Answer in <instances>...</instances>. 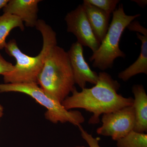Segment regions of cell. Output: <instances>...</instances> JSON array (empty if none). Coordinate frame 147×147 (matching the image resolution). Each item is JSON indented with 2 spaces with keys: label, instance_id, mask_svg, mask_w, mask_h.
I'll return each mask as SVG.
<instances>
[{
  "label": "cell",
  "instance_id": "1",
  "mask_svg": "<svg viewBox=\"0 0 147 147\" xmlns=\"http://www.w3.org/2000/svg\"><path fill=\"white\" fill-rule=\"evenodd\" d=\"M94 86L82 89L81 92L74 88L71 95L62 102L66 110L76 108L85 109L92 114L88 121L89 124L100 122V117L127 106L133 105L134 98L125 97L118 94L121 85L107 72L101 71Z\"/></svg>",
  "mask_w": 147,
  "mask_h": 147
},
{
  "label": "cell",
  "instance_id": "2",
  "mask_svg": "<svg viewBox=\"0 0 147 147\" xmlns=\"http://www.w3.org/2000/svg\"><path fill=\"white\" fill-rule=\"evenodd\" d=\"M42 38V49L37 56L30 57L19 49L15 39L7 42L5 49L10 57L15 58L16 64L12 71L3 75L5 84L34 83L37 84L38 74L50 49L57 45V34L45 21L38 19L35 26Z\"/></svg>",
  "mask_w": 147,
  "mask_h": 147
},
{
  "label": "cell",
  "instance_id": "3",
  "mask_svg": "<svg viewBox=\"0 0 147 147\" xmlns=\"http://www.w3.org/2000/svg\"><path fill=\"white\" fill-rule=\"evenodd\" d=\"M37 84L62 103L75 88L67 52L57 45L50 49L37 78Z\"/></svg>",
  "mask_w": 147,
  "mask_h": 147
},
{
  "label": "cell",
  "instance_id": "4",
  "mask_svg": "<svg viewBox=\"0 0 147 147\" xmlns=\"http://www.w3.org/2000/svg\"><path fill=\"white\" fill-rule=\"evenodd\" d=\"M113 14L106 35L98 49L89 58L90 61L92 62V66L102 71L112 68L117 58H125L126 55L119 47L121 37L129 24L141 16V14L127 15L122 3L119 5Z\"/></svg>",
  "mask_w": 147,
  "mask_h": 147
},
{
  "label": "cell",
  "instance_id": "5",
  "mask_svg": "<svg viewBox=\"0 0 147 147\" xmlns=\"http://www.w3.org/2000/svg\"><path fill=\"white\" fill-rule=\"evenodd\" d=\"M9 92L28 95L46 108L45 119L52 123H69L76 126L84 123L85 119L80 111L66 110L62 103L47 93L36 83L0 84V93Z\"/></svg>",
  "mask_w": 147,
  "mask_h": 147
},
{
  "label": "cell",
  "instance_id": "6",
  "mask_svg": "<svg viewBox=\"0 0 147 147\" xmlns=\"http://www.w3.org/2000/svg\"><path fill=\"white\" fill-rule=\"evenodd\" d=\"M102 125L96 129L98 135L110 137L117 141L134 129L135 113L133 105L102 115Z\"/></svg>",
  "mask_w": 147,
  "mask_h": 147
},
{
  "label": "cell",
  "instance_id": "7",
  "mask_svg": "<svg viewBox=\"0 0 147 147\" xmlns=\"http://www.w3.org/2000/svg\"><path fill=\"white\" fill-rule=\"evenodd\" d=\"M67 31L73 34L82 46L90 48L93 53L98 49L100 42L95 36L82 5L67 13L65 18Z\"/></svg>",
  "mask_w": 147,
  "mask_h": 147
},
{
  "label": "cell",
  "instance_id": "8",
  "mask_svg": "<svg viewBox=\"0 0 147 147\" xmlns=\"http://www.w3.org/2000/svg\"><path fill=\"white\" fill-rule=\"evenodd\" d=\"M67 53L75 84L82 89L86 88L87 83L95 85L98 79V74L92 70L85 60L83 46L76 41L71 44Z\"/></svg>",
  "mask_w": 147,
  "mask_h": 147
},
{
  "label": "cell",
  "instance_id": "9",
  "mask_svg": "<svg viewBox=\"0 0 147 147\" xmlns=\"http://www.w3.org/2000/svg\"><path fill=\"white\" fill-rule=\"evenodd\" d=\"M40 0H9L3 8L4 13L17 16L26 27H35L37 21L38 4Z\"/></svg>",
  "mask_w": 147,
  "mask_h": 147
},
{
  "label": "cell",
  "instance_id": "10",
  "mask_svg": "<svg viewBox=\"0 0 147 147\" xmlns=\"http://www.w3.org/2000/svg\"><path fill=\"white\" fill-rule=\"evenodd\" d=\"M82 5L92 30L100 43L108 31L111 15L92 5L86 0H84Z\"/></svg>",
  "mask_w": 147,
  "mask_h": 147
},
{
  "label": "cell",
  "instance_id": "11",
  "mask_svg": "<svg viewBox=\"0 0 147 147\" xmlns=\"http://www.w3.org/2000/svg\"><path fill=\"white\" fill-rule=\"evenodd\" d=\"M134 96L133 107L135 122L133 130L139 133L147 131V94L144 86L136 84L132 87Z\"/></svg>",
  "mask_w": 147,
  "mask_h": 147
},
{
  "label": "cell",
  "instance_id": "12",
  "mask_svg": "<svg viewBox=\"0 0 147 147\" xmlns=\"http://www.w3.org/2000/svg\"><path fill=\"white\" fill-rule=\"evenodd\" d=\"M137 36L142 42L141 53L134 63L119 74V79L124 82L140 74H147V36L139 33H137Z\"/></svg>",
  "mask_w": 147,
  "mask_h": 147
},
{
  "label": "cell",
  "instance_id": "13",
  "mask_svg": "<svg viewBox=\"0 0 147 147\" xmlns=\"http://www.w3.org/2000/svg\"><path fill=\"white\" fill-rule=\"evenodd\" d=\"M18 28L22 31L25 28L23 22L17 16L4 13L0 16V50L5 48L6 39L13 29Z\"/></svg>",
  "mask_w": 147,
  "mask_h": 147
},
{
  "label": "cell",
  "instance_id": "14",
  "mask_svg": "<svg viewBox=\"0 0 147 147\" xmlns=\"http://www.w3.org/2000/svg\"><path fill=\"white\" fill-rule=\"evenodd\" d=\"M116 142L117 147H147V134L132 130Z\"/></svg>",
  "mask_w": 147,
  "mask_h": 147
},
{
  "label": "cell",
  "instance_id": "15",
  "mask_svg": "<svg viewBox=\"0 0 147 147\" xmlns=\"http://www.w3.org/2000/svg\"><path fill=\"white\" fill-rule=\"evenodd\" d=\"M87 2L111 15L115 10L119 0H86Z\"/></svg>",
  "mask_w": 147,
  "mask_h": 147
},
{
  "label": "cell",
  "instance_id": "16",
  "mask_svg": "<svg viewBox=\"0 0 147 147\" xmlns=\"http://www.w3.org/2000/svg\"><path fill=\"white\" fill-rule=\"evenodd\" d=\"M78 127L81 131L82 138L86 142L89 147H101L99 145V140L97 138H94L91 134H89L84 130L82 125H79Z\"/></svg>",
  "mask_w": 147,
  "mask_h": 147
},
{
  "label": "cell",
  "instance_id": "17",
  "mask_svg": "<svg viewBox=\"0 0 147 147\" xmlns=\"http://www.w3.org/2000/svg\"><path fill=\"white\" fill-rule=\"evenodd\" d=\"M129 30L137 32V33L141 34L142 35L147 36V30L141 25L139 21H133L131 22L127 27Z\"/></svg>",
  "mask_w": 147,
  "mask_h": 147
},
{
  "label": "cell",
  "instance_id": "18",
  "mask_svg": "<svg viewBox=\"0 0 147 147\" xmlns=\"http://www.w3.org/2000/svg\"><path fill=\"white\" fill-rule=\"evenodd\" d=\"M14 68V65L11 63L6 60L0 54V74L3 75L5 74L12 71Z\"/></svg>",
  "mask_w": 147,
  "mask_h": 147
},
{
  "label": "cell",
  "instance_id": "19",
  "mask_svg": "<svg viewBox=\"0 0 147 147\" xmlns=\"http://www.w3.org/2000/svg\"><path fill=\"white\" fill-rule=\"evenodd\" d=\"M132 2L136 3L140 7L144 8L147 4V0H132Z\"/></svg>",
  "mask_w": 147,
  "mask_h": 147
},
{
  "label": "cell",
  "instance_id": "20",
  "mask_svg": "<svg viewBox=\"0 0 147 147\" xmlns=\"http://www.w3.org/2000/svg\"><path fill=\"white\" fill-rule=\"evenodd\" d=\"M9 0H0V9L3 8Z\"/></svg>",
  "mask_w": 147,
  "mask_h": 147
},
{
  "label": "cell",
  "instance_id": "21",
  "mask_svg": "<svg viewBox=\"0 0 147 147\" xmlns=\"http://www.w3.org/2000/svg\"><path fill=\"white\" fill-rule=\"evenodd\" d=\"M4 114V108L1 104L0 103V121Z\"/></svg>",
  "mask_w": 147,
  "mask_h": 147
},
{
  "label": "cell",
  "instance_id": "22",
  "mask_svg": "<svg viewBox=\"0 0 147 147\" xmlns=\"http://www.w3.org/2000/svg\"><path fill=\"white\" fill-rule=\"evenodd\" d=\"M85 147L84 146H76V147Z\"/></svg>",
  "mask_w": 147,
  "mask_h": 147
}]
</instances>
